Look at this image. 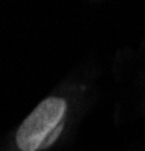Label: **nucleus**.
Listing matches in <instances>:
<instances>
[{
	"mask_svg": "<svg viewBox=\"0 0 145 151\" xmlns=\"http://www.w3.org/2000/svg\"><path fill=\"white\" fill-rule=\"evenodd\" d=\"M60 132H62V124H59L57 127H56V129H55V130H53L50 134L47 136V139L44 141V144L41 145V148H45V147H48V145H52V144L55 142V139L57 137V134H59Z\"/></svg>",
	"mask_w": 145,
	"mask_h": 151,
	"instance_id": "2",
	"label": "nucleus"
},
{
	"mask_svg": "<svg viewBox=\"0 0 145 151\" xmlns=\"http://www.w3.org/2000/svg\"><path fill=\"white\" fill-rule=\"evenodd\" d=\"M67 104L62 98L50 97L23 121L17 132V145L21 151H36L60 122Z\"/></svg>",
	"mask_w": 145,
	"mask_h": 151,
	"instance_id": "1",
	"label": "nucleus"
}]
</instances>
